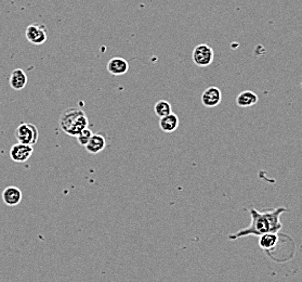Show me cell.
I'll return each mask as SVG.
<instances>
[{"mask_svg": "<svg viewBox=\"0 0 302 282\" xmlns=\"http://www.w3.org/2000/svg\"><path fill=\"white\" fill-rule=\"evenodd\" d=\"M285 212H288V210L285 209V207H276V209L262 212L257 211L256 209H250V225L238 230L233 235H230L229 239L237 240L248 236L260 237L261 235L268 234V232L278 234L282 228L281 216Z\"/></svg>", "mask_w": 302, "mask_h": 282, "instance_id": "1", "label": "cell"}, {"mask_svg": "<svg viewBox=\"0 0 302 282\" xmlns=\"http://www.w3.org/2000/svg\"><path fill=\"white\" fill-rule=\"evenodd\" d=\"M58 124H60L61 129L66 135L77 137L82 129L89 126V119L81 109L70 107L61 114Z\"/></svg>", "mask_w": 302, "mask_h": 282, "instance_id": "2", "label": "cell"}, {"mask_svg": "<svg viewBox=\"0 0 302 282\" xmlns=\"http://www.w3.org/2000/svg\"><path fill=\"white\" fill-rule=\"evenodd\" d=\"M15 138L21 144L34 146L39 138L37 127L31 123H22L15 129Z\"/></svg>", "mask_w": 302, "mask_h": 282, "instance_id": "3", "label": "cell"}, {"mask_svg": "<svg viewBox=\"0 0 302 282\" xmlns=\"http://www.w3.org/2000/svg\"><path fill=\"white\" fill-rule=\"evenodd\" d=\"M192 59L199 68H206L214 61V50L210 46L206 44L198 45L194 48L192 53Z\"/></svg>", "mask_w": 302, "mask_h": 282, "instance_id": "4", "label": "cell"}, {"mask_svg": "<svg viewBox=\"0 0 302 282\" xmlns=\"http://www.w3.org/2000/svg\"><path fill=\"white\" fill-rule=\"evenodd\" d=\"M25 35L31 44L40 46L47 41V27L43 24H33L26 29Z\"/></svg>", "mask_w": 302, "mask_h": 282, "instance_id": "5", "label": "cell"}, {"mask_svg": "<svg viewBox=\"0 0 302 282\" xmlns=\"http://www.w3.org/2000/svg\"><path fill=\"white\" fill-rule=\"evenodd\" d=\"M34 152L33 146L25 144H15L10 149V157L15 163H25Z\"/></svg>", "mask_w": 302, "mask_h": 282, "instance_id": "6", "label": "cell"}, {"mask_svg": "<svg viewBox=\"0 0 302 282\" xmlns=\"http://www.w3.org/2000/svg\"><path fill=\"white\" fill-rule=\"evenodd\" d=\"M221 99V90L218 87L212 86L207 88L201 95V103L206 107H216L220 104Z\"/></svg>", "mask_w": 302, "mask_h": 282, "instance_id": "7", "label": "cell"}, {"mask_svg": "<svg viewBox=\"0 0 302 282\" xmlns=\"http://www.w3.org/2000/svg\"><path fill=\"white\" fill-rule=\"evenodd\" d=\"M106 70L108 73L112 74L114 76H120L128 72L129 64L124 59V58L114 57L107 62Z\"/></svg>", "mask_w": 302, "mask_h": 282, "instance_id": "8", "label": "cell"}, {"mask_svg": "<svg viewBox=\"0 0 302 282\" xmlns=\"http://www.w3.org/2000/svg\"><path fill=\"white\" fill-rule=\"evenodd\" d=\"M2 198H3V201L6 205L16 206L21 203L22 199H23V194L18 187L9 186L3 191Z\"/></svg>", "mask_w": 302, "mask_h": 282, "instance_id": "9", "label": "cell"}, {"mask_svg": "<svg viewBox=\"0 0 302 282\" xmlns=\"http://www.w3.org/2000/svg\"><path fill=\"white\" fill-rule=\"evenodd\" d=\"M180 125L179 116L174 113H170L163 118H159V128H161L166 134H171V132L178 129Z\"/></svg>", "mask_w": 302, "mask_h": 282, "instance_id": "10", "label": "cell"}, {"mask_svg": "<svg viewBox=\"0 0 302 282\" xmlns=\"http://www.w3.org/2000/svg\"><path fill=\"white\" fill-rule=\"evenodd\" d=\"M27 82H28V78L26 73H25L22 69H16L12 71L9 78V84L12 89L22 90L26 87Z\"/></svg>", "mask_w": 302, "mask_h": 282, "instance_id": "11", "label": "cell"}, {"mask_svg": "<svg viewBox=\"0 0 302 282\" xmlns=\"http://www.w3.org/2000/svg\"><path fill=\"white\" fill-rule=\"evenodd\" d=\"M259 101V98L257 94L251 90H244L237 96L236 98V104L241 107V109H246V107L254 106Z\"/></svg>", "mask_w": 302, "mask_h": 282, "instance_id": "12", "label": "cell"}, {"mask_svg": "<svg viewBox=\"0 0 302 282\" xmlns=\"http://www.w3.org/2000/svg\"><path fill=\"white\" fill-rule=\"evenodd\" d=\"M105 146H106V141L104 137L99 134H94L91 139L89 140V143L85 147L90 154H98L104 150Z\"/></svg>", "mask_w": 302, "mask_h": 282, "instance_id": "13", "label": "cell"}, {"mask_svg": "<svg viewBox=\"0 0 302 282\" xmlns=\"http://www.w3.org/2000/svg\"><path fill=\"white\" fill-rule=\"evenodd\" d=\"M279 242V236L274 234V232H268V234H264L260 236L259 239V246L261 247V250L271 252L274 250Z\"/></svg>", "mask_w": 302, "mask_h": 282, "instance_id": "14", "label": "cell"}, {"mask_svg": "<svg viewBox=\"0 0 302 282\" xmlns=\"http://www.w3.org/2000/svg\"><path fill=\"white\" fill-rule=\"evenodd\" d=\"M154 113L158 118H163L168 114L171 113V104L166 100H159L154 105Z\"/></svg>", "mask_w": 302, "mask_h": 282, "instance_id": "15", "label": "cell"}, {"mask_svg": "<svg viewBox=\"0 0 302 282\" xmlns=\"http://www.w3.org/2000/svg\"><path fill=\"white\" fill-rule=\"evenodd\" d=\"M92 135H94V132H92V131L87 127V128H85V129H82V130L79 132L78 136H77L76 138H77V140H78V143H79L80 146H86V145L89 143V140L91 139Z\"/></svg>", "mask_w": 302, "mask_h": 282, "instance_id": "16", "label": "cell"}]
</instances>
